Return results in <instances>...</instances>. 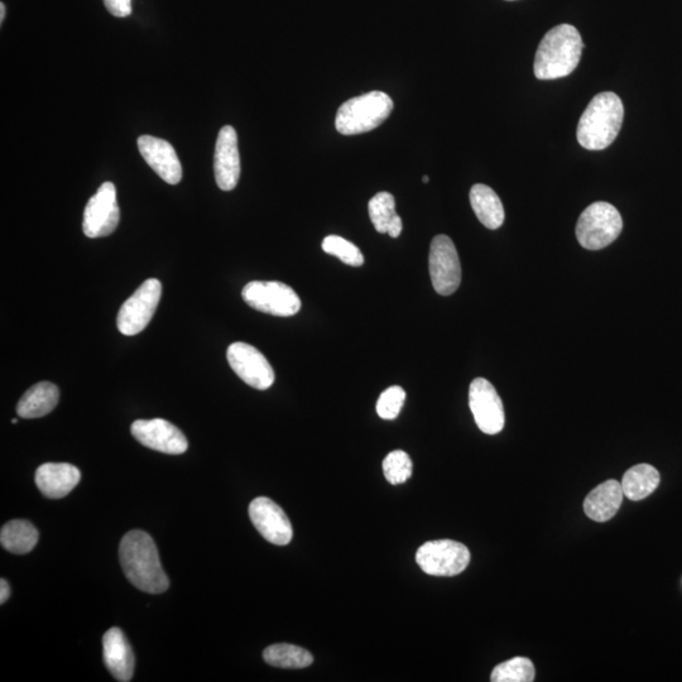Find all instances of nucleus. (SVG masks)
<instances>
[{
    "label": "nucleus",
    "instance_id": "20",
    "mask_svg": "<svg viewBox=\"0 0 682 682\" xmlns=\"http://www.w3.org/2000/svg\"><path fill=\"white\" fill-rule=\"evenodd\" d=\"M59 398V388L54 383H37L28 389L18 402V416L22 419H40L55 410Z\"/></svg>",
    "mask_w": 682,
    "mask_h": 682
},
{
    "label": "nucleus",
    "instance_id": "15",
    "mask_svg": "<svg viewBox=\"0 0 682 682\" xmlns=\"http://www.w3.org/2000/svg\"><path fill=\"white\" fill-rule=\"evenodd\" d=\"M214 172L216 185L220 190L232 191L240 177V156L238 134L232 126L220 129L216 139Z\"/></svg>",
    "mask_w": 682,
    "mask_h": 682
},
{
    "label": "nucleus",
    "instance_id": "35",
    "mask_svg": "<svg viewBox=\"0 0 682 682\" xmlns=\"http://www.w3.org/2000/svg\"><path fill=\"white\" fill-rule=\"evenodd\" d=\"M509 2H512V0H509Z\"/></svg>",
    "mask_w": 682,
    "mask_h": 682
},
{
    "label": "nucleus",
    "instance_id": "27",
    "mask_svg": "<svg viewBox=\"0 0 682 682\" xmlns=\"http://www.w3.org/2000/svg\"><path fill=\"white\" fill-rule=\"evenodd\" d=\"M323 251L339 258L341 262L352 267H360L364 264V256L360 249L349 240L339 235H329L323 242Z\"/></svg>",
    "mask_w": 682,
    "mask_h": 682
},
{
    "label": "nucleus",
    "instance_id": "3",
    "mask_svg": "<svg viewBox=\"0 0 682 682\" xmlns=\"http://www.w3.org/2000/svg\"><path fill=\"white\" fill-rule=\"evenodd\" d=\"M624 107L617 94L595 95L579 120L576 137L581 147L589 151H602L616 141L621 131Z\"/></svg>",
    "mask_w": 682,
    "mask_h": 682
},
{
    "label": "nucleus",
    "instance_id": "2",
    "mask_svg": "<svg viewBox=\"0 0 682 682\" xmlns=\"http://www.w3.org/2000/svg\"><path fill=\"white\" fill-rule=\"evenodd\" d=\"M584 42L571 24H560L546 33L535 56L533 72L539 80L565 78L578 67Z\"/></svg>",
    "mask_w": 682,
    "mask_h": 682
},
{
    "label": "nucleus",
    "instance_id": "18",
    "mask_svg": "<svg viewBox=\"0 0 682 682\" xmlns=\"http://www.w3.org/2000/svg\"><path fill=\"white\" fill-rule=\"evenodd\" d=\"M80 470L66 463H46L37 469L35 480L43 496L64 498L79 484Z\"/></svg>",
    "mask_w": 682,
    "mask_h": 682
},
{
    "label": "nucleus",
    "instance_id": "14",
    "mask_svg": "<svg viewBox=\"0 0 682 682\" xmlns=\"http://www.w3.org/2000/svg\"><path fill=\"white\" fill-rule=\"evenodd\" d=\"M249 517L257 531L268 542L277 546H286L292 541L294 531L290 520L272 499L259 497L249 506Z\"/></svg>",
    "mask_w": 682,
    "mask_h": 682
},
{
    "label": "nucleus",
    "instance_id": "11",
    "mask_svg": "<svg viewBox=\"0 0 682 682\" xmlns=\"http://www.w3.org/2000/svg\"><path fill=\"white\" fill-rule=\"evenodd\" d=\"M227 358L230 367L237 376L248 386L266 391L275 383V371L267 358L252 347L242 341L233 343L228 348Z\"/></svg>",
    "mask_w": 682,
    "mask_h": 682
},
{
    "label": "nucleus",
    "instance_id": "6",
    "mask_svg": "<svg viewBox=\"0 0 682 682\" xmlns=\"http://www.w3.org/2000/svg\"><path fill=\"white\" fill-rule=\"evenodd\" d=\"M243 300L252 309L290 318L301 310V300L294 288L277 281H253L249 282L242 291Z\"/></svg>",
    "mask_w": 682,
    "mask_h": 682
},
{
    "label": "nucleus",
    "instance_id": "10",
    "mask_svg": "<svg viewBox=\"0 0 682 682\" xmlns=\"http://www.w3.org/2000/svg\"><path fill=\"white\" fill-rule=\"evenodd\" d=\"M120 219L117 189L104 182L84 210L83 232L90 239L104 238L117 229Z\"/></svg>",
    "mask_w": 682,
    "mask_h": 682
},
{
    "label": "nucleus",
    "instance_id": "29",
    "mask_svg": "<svg viewBox=\"0 0 682 682\" xmlns=\"http://www.w3.org/2000/svg\"><path fill=\"white\" fill-rule=\"evenodd\" d=\"M406 401V392L400 386L389 387L384 391L377 402L378 416L383 420H395L402 410Z\"/></svg>",
    "mask_w": 682,
    "mask_h": 682
},
{
    "label": "nucleus",
    "instance_id": "25",
    "mask_svg": "<svg viewBox=\"0 0 682 682\" xmlns=\"http://www.w3.org/2000/svg\"><path fill=\"white\" fill-rule=\"evenodd\" d=\"M263 659L268 665L280 669H305L314 662V657L309 651L287 643L267 647L263 652Z\"/></svg>",
    "mask_w": 682,
    "mask_h": 682
},
{
    "label": "nucleus",
    "instance_id": "34",
    "mask_svg": "<svg viewBox=\"0 0 682 682\" xmlns=\"http://www.w3.org/2000/svg\"><path fill=\"white\" fill-rule=\"evenodd\" d=\"M17 422H18V420H17V419H13V420H12V424H13V425H16V424H17Z\"/></svg>",
    "mask_w": 682,
    "mask_h": 682
},
{
    "label": "nucleus",
    "instance_id": "31",
    "mask_svg": "<svg viewBox=\"0 0 682 682\" xmlns=\"http://www.w3.org/2000/svg\"><path fill=\"white\" fill-rule=\"evenodd\" d=\"M11 597V588L6 580H0V603L4 604Z\"/></svg>",
    "mask_w": 682,
    "mask_h": 682
},
{
    "label": "nucleus",
    "instance_id": "1",
    "mask_svg": "<svg viewBox=\"0 0 682 682\" xmlns=\"http://www.w3.org/2000/svg\"><path fill=\"white\" fill-rule=\"evenodd\" d=\"M119 557L127 579L142 592L161 594L170 587L155 541L148 533L128 532L120 542Z\"/></svg>",
    "mask_w": 682,
    "mask_h": 682
},
{
    "label": "nucleus",
    "instance_id": "8",
    "mask_svg": "<svg viewBox=\"0 0 682 682\" xmlns=\"http://www.w3.org/2000/svg\"><path fill=\"white\" fill-rule=\"evenodd\" d=\"M416 563L427 575L455 576L468 568L470 552L453 540L430 541L417 550Z\"/></svg>",
    "mask_w": 682,
    "mask_h": 682
},
{
    "label": "nucleus",
    "instance_id": "12",
    "mask_svg": "<svg viewBox=\"0 0 682 682\" xmlns=\"http://www.w3.org/2000/svg\"><path fill=\"white\" fill-rule=\"evenodd\" d=\"M469 406L479 430L487 435H497L504 429L506 416L501 397L487 379H474L469 388Z\"/></svg>",
    "mask_w": 682,
    "mask_h": 682
},
{
    "label": "nucleus",
    "instance_id": "13",
    "mask_svg": "<svg viewBox=\"0 0 682 682\" xmlns=\"http://www.w3.org/2000/svg\"><path fill=\"white\" fill-rule=\"evenodd\" d=\"M131 432L138 443L163 454L180 455L189 449V443L182 431L166 420L134 421Z\"/></svg>",
    "mask_w": 682,
    "mask_h": 682
},
{
    "label": "nucleus",
    "instance_id": "4",
    "mask_svg": "<svg viewBox=\"0 0 682 682\" xmlns=\"http://www.w3.org/2000/svg\"><path fill=\"white\" fill-rule=\"evenodd\" d=\"M393 110L391 96L383 91H369L345 102L336 113V131L355 136L373 131L387 120Z\"/></svg>",
    "mask_w": 682,
    "mask_h": 682
},
{
    "label": "nucleus",
    "instance_id": "33",
    "mask_svg": "<svg viewBox=\"0 0 682 682\" xmlns=\"http://www.w3.org/2000/svg\"><path fill=\"white\" fill-rule=\"evenodd\" d=\"M422 181H424L425 184H427V182H429V176L422 177Z\"/></svg>",
    "mask_w": 682,
    "mask_h": 682
},
{
    "label": "nucleus",
    "instance_id": "26",
    "mask_svg": "<svg viewBox=\"0 0 682 682\" xmlns=\"http://www.w3.org/2000/svg\"><path fill=\"white\" fill-rule=\"evenodd\" d=\"M535 676L536 670L531 660L526 657H515L494 667L491 680L493 682H532L535 681Z\"/></svg>",
    "mask_w": 682,
    "mask_h": 682
},
{
    "label": "nucleus",
    "instance_id": "22",
    "mask_svg": "<svg viewBox=\"0 0 682 682\" xmlns=\"http://www.w3.org/2000/svg\"><path fill=\"white\" fill-rule=\"evenodd\" d=\"M368 211L378 233L388 234L391 238L400 237L403 224L396 211L395 196L386 191L378 192L369 201Z\"/></svg>",
    "mask_w": 682,
    "mask_h": 682
},
{
    "label": "nucleus",
    "instance_id": "17",
    "mask_svg": "<svg viewBox=\"0 0 682 682\" xmlns=\"http://www.w3.org/2000/svg\"><path fill=\"white\" fill-rule=\"evenodd\" d=\"M103 647L104 664L114 679L120 682L131 681L136 659L122 629L110 628L103 637Z\"/></svg>",
    "mask_w": 682,
    "mask_h": 682
},
{
    "label": "nucleus",
    "instance_id": "7",
    "mask_svg": "<svg viewBox=\"0 0 682 682\" xmlns=\"http://www.w3.org/2000/svg\"><path fill=\"white\" fill-rule=\"evenodd\" d=\"M161 282L156 278L144 281L138 290L120 307L117 325L120 333L127 336L142 333L151 323L160 304Z\"/></svg>",
    "mask_w": 682,
    "mask_h": 682
},
{
    "label": "nucleus",
    "instance_id": "19",
    "mask_svg": "<svg viewBox=\"0 0 682 682\" xmlns=\"http://www.w3.org/2000/svg\"><path fill=\"white\" fill-rule=\"evenodd\" d=\"M622 484L607 480L588 494L584 501V512L590 520L603 523L617 515L623 502Z\"/></svg>",
    "mask_w": 682,
    "mask_h": 682
},
{
    "label": "nucleus",
    "instance_id": "30",
    "mask_svg": "<svg viewBox=\"0 0 682 682\" xmlns=\"http://www.w3.org/2000/svg\"><path fill=\"white\" fill-rule=\"evenodd\" d=\"M105 8L114 17L124 18L131 16L132 0H104Z\"/></svg>",
    "mask_w": 682,
    "mask_h": 682
},
{
    "label": "nucleus",
    "instance_id": "24",
    "mask_svg": "<svg viewBox=\"0 0 682 682\" xmlns=\"http://www.w3.org/2000/svg\"><path fill=\"white\" fill-rule=\"evenodd\" d=\"M38 531L31 522L16 520L8 522L0 531V544L12 554L24 555L35 549Z\"/></svg>",
    "mask_w": 682,
    "mask_h": 682
},
{
    "label": "nucleus",
    "instance_id": "28",
    "mask_svg": "<svg viewBox=\"0 0 682 682\" xmlns=\"http://www.w3.org/2000/svg\"><path fill=\"white\" fill-rule=\"evenodd\" d=\"M383 472L393 485L406 483L412 477V460L405 451H392L383 460Z\"/></svg>",
    "mask_w": 682,
    "mask_h": 682
},
{
    "label": "nucleus",
    "instance_id": "5",
    "mask_svg": "<svg viewBox=\"0 0 682 682\" xmlns=\"http://www.w3.org/2000/svg\"><path fill=\"white\" fill-rule=\"evenodd\" d=\"M623 220L612 204L598 201L588 206L580 215L576 225V237L581 247L589 251H599L608 247L619 237Z\"/></svg>",
    "mask_w": 682,
    "mask_h": 682
},
{
    "label": "nucleus",
    "instance_id": "16",
    "mask_svg": "<svg viewBox=\"0 0 682 682\" xmlns=\"http://www.w3.org/2000/svg\"><path fill=\"white\" fill-rule=\"evenodd\" d=\"M138 148L144 161L163 181L170 185L180 184L182 166L170 142L157 137L142 136L138 139Z\"/></svg>",
    "mask_w": 682,
    "mask_h": 682
},
{
    "label": "nucleus",
    "instance_id": "32",
    "mask_svg": "<svg viewBox=\"0 0 682 682\" xmlns=\"http://www.w3.org/2000/svg\"><path fill=\"white\" fill-rule=\"evenodd\" d=\"M4 18H6V6H4V3H0V22H4Z\"/></svg>",
    "mask_w": 682,
    "mask_h": 682
},
{
    "label": "nucleus",
    "instance_id": "9",
    "mask_svg": "<svg viewBox=\"0 0 682 682\" xmlns=\"http://www.w3.org/2000/svg\"><path fill=\"white\" fill-rule=\"evenodd\" d=\"M430 277L437 294L450 296L461 283V266L453 240L446 235L432 239L429 257Z\"/></svg>",
    "mask_w": 682,
    "mask_h": 682
},
{
    "label": "nucleus",
    "instance_id": "23",
    "mask_svg": "<svg viewBox=\"0 0 682 682\" xmlns=\"http://www.w3.org/2000/svg\"><path fill=\"white\" fill-rule=\"evenodd\" d=\"M659 470L650 464H638L623 475L622 489L624 496L633 502L650 497L660 484Z\"/></svg>",
    "mask_w": 682,
    "mask_h": 682
},
{
    "label": "nucleus",
    "instance_id": "21",
    "mask_svg": "<svg viewBox=\"0 0 682 682\" xmlns=\"http://www.w3.org/2000/svg\"><path fill=\"white\" fill-rule=\"evenodd\" d=\"M470 204L479 222L485 228L496 230L501 228L506 218L501 199L496 191L487 185L477 184L470 190Z\"/></svg>",
    "mask_w": 682,
    "mask_h": 682
}]
</instances>
